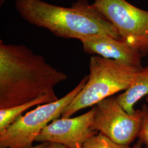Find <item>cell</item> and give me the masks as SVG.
<instances>
[{"instance_id": "cell-1", "label": "cell", "mask_w": 148, "mask_h": 148, "mask_svg": "<svg viewBox=\"0 0 148 148\" xmlns=\"http://www.w3.org/2000/svg\"><path fill=\"white\" fill-rule=\"evenodd\" d=\"M68 78L22 45L0 41V109L56 93L54 88Z\"/></svg>"}, {"instance_id": "cell-2", "label": "cell", "mask_w": 148, "mask_h": 148, "mask_svg": "<svg viewBox=\"0 0 148 148\" xmlns=\"http://www.w3.org/2000/svg\"><path fill=\"white\" fill-rule=\"evenodd\" d=\"M14 1L16 10L25 21L46 29L58 37L80 40L104 35L121 39L116 28L87 0H79L69 8L42 0Z\"/></svg>"}, {"instance_id": "cell-3", "label": "cell", "mask_w": 148, "mask_h": 148, "mask_svg": "<svg viewBox=\"0 0 148 148\" xmlns=\"http://www.w3.org/2000/svg\"><path fill=\"white\" fill-rule=\"evenodd\" d=\"M141 69V68H140ZM140 69L99 56L90 57V73L84 88L64 110L62 117H70L81 109L95 106L131 86Z\"/></svg>"}, {"instance_id": "cell-4", "label": "cell", "mask_w": 148, "mask_h": 148, "mask_svg": "<svg viewBox=\"0 0 148 148\" xmlns=\"http://www.w3.org/2000/svg\"><path fill=\"white\" fill-rule=\"evenodd\" d=\"M88 79V75L73 90L58 100L37 106L0 133V148L31 147L44 128L62 116L64 110L79 94Z\"/></svg>"}, {"instance_id": "cell-5", "label": "cell", "mask_w": 148, "mask_h": 148, "mask_svg": "<svg viewBox=\"0 0 148 148\" xmlns=\"http://www.w3.org/2000/svg\"><path fill=\"white\" fill-rule=\"evenodd\" d=\"M93 7L116 28L120 38L141 54L148 50V11L126 0H95Z\"/></svg>"}, {"instance_id": "cell-6", "label": "cell", "mask_w": 148, "mask_h": 148, "mask_svg": "<svg viewBox=\"0 0 148 148\" xmlns=\"http://www.w3.org/2000/svg\"><path fill=\"white\" fill-rule=\"evenodd\" d=\"M92 130L101 133L119 145H130L138 137L142 121V111L128 113L116 97L111 96L95 106Z\"/></svg>"}, {"instance_id": "cell-7", "label": "cell", "mask_w": 148, "mask_h": 148, "mask_svg": "<svg viewBox=\"0 0 148 148\" xmlns=\"http://www.w3.org/2000/svg\"><path fill=\"white\" fill-rule=\"evenodd\" d=\"M95 111L94 106L78 116L53 120L43 129L35 142L59 143L66 148H82L88 139L98 133L91 129Z\"/></svg>"}, {"instance_id": "cell-8", "label": "cell", "mask_w": 148, "mask_h": 148, "mask_svg": "<svg viewBox=\"0 0 148 148\" xmlns=\"http://www.w3.org/2000/svg\"><path fill=\"white\" fill-rule=\"evenodd\" d=\"M86 53L97 54L104 58L112 59L142 68V54L121 39L97 35L79 40Z\"/></svg>"}, {"instance_id": "cell-9", "label": "cell", "mask_w": 148, "mask_h": 148, "mask_svg": "<svg viewBox=\"0 0 148 148\" xmlns=\"http://www.w3.org/2000/svg\"><path fill=\"white\" fill-rule=\"evenodd\" d=\"M148 95V66L138 71L132 84L122 93L116 96L122 107L128 113L136 112L134 106L139 101Z\"/></svg>"}, {"instance_id": "cell-10", "label": "cell", "mask_w": 148, "mask_h": 148, "mask_svg": "<svg viewBox=\"0 0 148 148\" xmlns=\"http://www.w3.org/2000/svg\"><path fill=\"white\" fill-rule=\"evenodd\" d=\"M56 93L44 95L36 99L10 108L0 109V133L16 121L22 113L35 106H38L58 100Z\"/></svg>"}, {"instance_id": "cell-11", "label": "cell", "mask_w": 148, "mask_h": 148, "mask_svg": "<svg viewBox=\"0 0 148 148\" xmlns=\"http://www.w3.org/2000/svg\"><path fill=\"white\" fill-rule=\"evenodd\" d=\"M82 148H131V147H125L114 143L109 139L101 133L88 139L84 144Z\"/></svg>"}, {"instance_id": "cell-12", "label": "cell", "mask_w": 148, "mask_h": 148, "mask_svg": "<svg viewBox=\"0 0 148 148\" xmlns=\"http://www.w3.org/2000/svg\"><path fill=\"white\" fill-rule=\"evenodd\" d=\"M142 121L139 132V140L148 148V106L144 104L142 106Z\"/></svg>"}, {"instance_id": "cell-13", "label": "cell", "mask_w": 148, "mask_h": 148, "mask_svg": "<svg viewBox=\"0 0 148 148\" xmlns=\"http://www.w3.org/2000/svg\"><path fill=\"white\" fill-rule=\"evenodd\" d=\"M49 144L50 142H42L37 145L32 146L30 148H48L49 146Z\"/></svg>"}, {"instance_id": "cell-14", "label": "cell", "mask_w": 148, "mask_h": 148, "mask_svg": "<svg viewBox=\"0 0 148 148\" xmlns=\"http://www.w3.org/2000/svg\"><path fill=\"white\" fill-rule=\"evenodd\" d=\"M48 148H66L63 145L57 143L51 142Z\"/></svg>"}, {"instance_id": "cell-15", "label": "cell", "mask_w": 148, "mask_h": 148, "mask_svg": "<svg viewBox=\"0 0 148 148\" xmlns=\"http://www.w3.org/2000/svg\"><path fill=\"white\" fill-rule=\"evenodd\" d=\"M143 144L139 140L131 148H143Z\"/></svg>"}, {"instance_id": "cell-16", "label": "cell", "mask_w": 148, "mask_h": 148, "mask_svg": "<svg viewBox=\"0 0 148 148\" xmlns=\"http://www.w3.org/2000/svg\"><path fill=\"white\" fill-rule=\"evenodd\" d=\"M5 1V0H0V5H2L4 3Z\"/></svg>"}, {"instance_id": "cell-17", "label": "cell", "mask_w": 148, "mask_h": 148, "mask_svg": "<svg viewBox=\"0 0 148 148\" xmlns=\"http://www.w3.org/2000/svg\"><path fill=\"white\" fill-rule=\"evenodd\" d=\"M145 100H146V101H147V103L148 104V95L146 97V98H145Z\"/></svg>"}, {"instance_id": "cell-18", "label": "cell", "mask_w": 148, "mask_h": 148, "mask_svg": "<svg viewBox=\"0 0 148 148\" xmlns=\"http://www.w3.org/2000/svg\"><path fill=\"white\" fill-rule=\"evenodd\" d=\"M147 54H148V52H147Z\"/></svg>"}, {"instance_id": "cell-19", "label": "cell", "mask_w": 148, "mask_h": 148, "mask_svg": "<svg viewBox=\"0 0 148 148\" xmlns=\"http://www.w3.org/2000/svg\"><path fill=\"white\" fill-rule=\"evenodd\" d=\"M147 148V147H145V148Z\"/></svg>"}]
</instances>
